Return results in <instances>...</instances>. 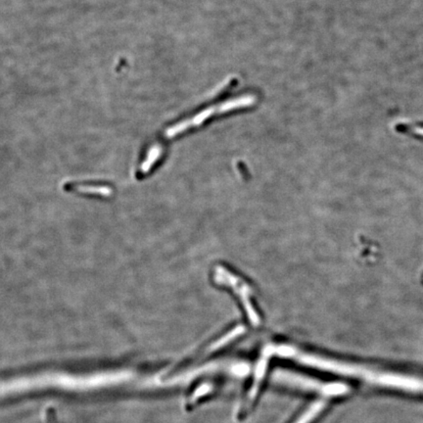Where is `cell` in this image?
<instances>
[{
    "instance_id": "1",
    "label": "cell",
    "mask_w": 423,
    "mask_h": 423,
    "mask_svg": "<svg viewBox=\"0 0 423 423\" xmlns=\"http://www.w3.org/2000/svg\"><path fill=\"white\" fill-rule=\"evenodd\" d=\"M255 97H240L237 99H233L231 102L223 103V104L215 106V107L209 108V109L203 111V112L199 113L197 116L193 117V119L188 120H183V122L179 123V124L174 125V127H169L165 132V137L168 139L176 137V134H181L184 130L190 129V127H196V125L202 124L204 120L208 119L210 116L219 114V113L228 112L235 108L246 107L254 103Z\"/></svg>"
},
{
    "instance_id": "2",
    "label": "cell",
    "mask_w": 423,
    "mask_h": 423,
    "mask_svg": "<svg viewBox=\"0 0 423 423\" xmlns=\"http://www.w3.org/2000/svg\"><path fill=\"white\" fill-rule=\"evenodd\" d=\"M322 407H324V404H322V403H317V404L314 405V407L312 408V409L310 410L309 412H307V414L305 415L304 417H302V419H300L297 423H308L309 422H311V420L313 419L319 412H321Z\"/></svg>"
}]
</instances>
